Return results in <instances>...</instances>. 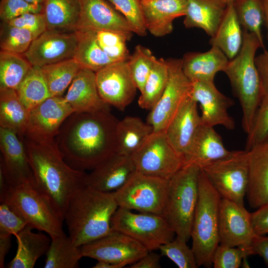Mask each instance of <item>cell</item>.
Returning a JSON list of instances; mask_svg holds the SVG:
<instances>
[{
  "label": "cell",
  "instance_id": "1",
  "mask_svg": "<svg viewBox=\"0 0 268 268\" xmlns=\"http://www.w3.org/2000/svg\"><path fill=\"white\" fill-rule=\"evenodd\" d=\"M118 121L110 110L73 113L62 125L56 144L71 167L92 170L116 153Z\"/></svg>",
  "mask_w": 268,
  "mask_h": 268
},
{
  "label": "cell",
  "instance_id": "2",
  "mask_svg": "<svg viewBox=\"0 0 268 268\" xmlns=\"http://www.w3.org/2000/svg\"><path fill=\"white\" fill-rule=\"evenodd\" d=\"M33 183L64 215L74 194L85 186L87 174L65 160L54 140H35L23 137Z\"/></svg>",
  "mask_w": 268,
  "mask_h": 268
},
{
  "label": "cell",
  "instance_id": "3",
  "mask_svg": "<svg viewBox=\"0 0 268 268\" xmlns=\"http://www.w3.org/2000/svg\"><path fill=\"white\" fill-rule=\"evenodd\" d=\"M118 208L113 192L84 186L72 196L64 215L68 236L81 247L107 235L113 230L111 219Z\"/></svg>",
  "mask_w": 268,
  "mask_h": 268
},
{
  "label": "cell",
  "instance_id": "4",
  "mask_svg": "<svg viewBox=\"0 0 268 268\" xmlns=\"http://www.w3.org/2000/svg\"><path fill=\"white\" fill-rule=\"evenodd\" d=\"M243 43L238 54L229 61L224 72L228 76L234 95L242 110V126L248 134L263 98L260 75L255 63L258 49L264 44L253 33L244 30Z\"/></svg>",
  "mask_w": 268,
  "mask_h": 268
},
{
  "label": "cell",
  "instance_id": "5",
  "mask_svg": "<svg viewBox=\"0 0 268 268\" xmlns=\"http://www.w3.org/2000/svg\"><path fill=\"white\" fill-rule=\"evenodd\" d=\"M222 198L200 168L198 197L191 238L192 249L198 267L210 268L214 253L219 244V211Z\"/></svg>",
  "mask_w": 268,
  "mask_h": 268
},
{
  "label": "cell",
  "instance_id": "6",
  "mask_svg": "<svg viewBox=\"0 0 268 268\" xmlns=\"http://www.w3.org/2000/svg\"><path fill=\"white\" fill-rule=\"evenodd\" d=\"M5 202L33 229L46 233L51 239L66 234L64 217L49 198L33 182H25L9 187L0 196Z\"/></svg>",
  "mask_w": 268,
  "mask_h": 268
},
{
  "label": "cell",
  "instance_id": "7",
  "mask_svg": "<svg viewBox=\"0 0 268 268\" xmlns=\"http://www.w3.org/2000/svg\"><path fill=\"white\" fill-rule=\"evenodd\" d=\"M200 168L186 165L168 180L162 215L176 237L188 242L198 197Z\"/></svg>",
  "mask_w": 268,
  "mask_h": 268
},
{
  "label": "cell",
  "instance_id": "8",
  "mask_svg": "<svg viewBox=\"0 0 268 268\" xmlns=\"http://www.w3.org/2000/svg\"><path fill=\"white\" fill-rule=\"evenodd\" d=\"M113 230L122 232L143 245L149 252L172 240L176 235L162 215L134 213L118 207L111 219Z\"/></svg>",
  "mask_w": 268,
  "mask_h": 268
},
{
  "label": "cell",
  "instance_id": "9",
  "mask_svg": "<svg viewBox=\"0 0 268 268\" xmlns=\"http://www.w3.org/2000/svg\"><path fill=\"white\" fill-rule=\"evenodd\" d=\"M201 169L222 199L244 205L248 183V151H232Z\"/></svg>",
  "mask_w": 268,
  "mask_h": 268
},
{
  "label": "cell",
  "instance_id": "10",
  "mask_svg": "<svg viewBox=\"0 0 268 268\" xmlns=\"http://www.w3.org/2000/svg\"><path fill=\"white\" fill-rule=\"evenodd\" d=\"M168 180L136 173L113 192L118 207L162 215Z\"/></svg>",
  "mask_w": 268,
  "mask_h": 268
},
{
  "label": "cell",
  "instance_id": "11",
  "mask_svg": "<svg viewBox=\"0 0 268 268\" xmlns=\"http://www.w3.org/2000/svg\"><path fill=\"white\" fill-rule=\"evenodd\" d=\"M136 172L169 180L184 166V159L173 148L164 132H153L131 156Z\"/></svg>",
  "mask_w": 268,
  "mask_h": 268
},
{
  "label": "cell",
  "instance_id": "12",
  "mask_svg": "<svg viewBox=\"0 0 268 268\" xmlns=\"http://www.w3.org/2000/svg\"><path fill=\"white\" fill-rule=\"evenodd\" d=\"M169 78L166 88L157 103L150 110L146 122L153 132H165L184 102L191 95L192 82L182 70L181 59H166Z\"/></svg>",
  "mask_w": 268,
  "mask_h": 268
},
{
  "label": "cell",
  "instance_id": "13",
  "mask_svg": "<svg viewBox=\"0 0 268 268\" xmlns=\"http://www.w3.org/2000/svg\"><path fill=\"white\" fill-rule=\"evenodd\" d=\"M83 257L126 266L137 262L149 251L130 236L113 230L107 235L80 247Z\"/></svg>",
  "mask_w": 268,
  "mask_h": 268
},
{
  "label": "cell",
  "instance_id": "14",
  "mask_svg": "<svg viewBox=\"0 0 268 268\" xmlns=\"http://www.w3.org/2000/svg\"><path fill=\"white\" fill-rule=\"evenodd\" d=\"M95 74L99 94L105 103L124 111L134 100L137 88L127 61L114 62Z\"/></svg>",
  "mask_w": 268,
  "mask_h": 268
},
{
  "label": "cell",
  "instance_id": "15",
  "mask_svg": "<svg viewBox=\"0 0 268 268\" xmlns=\"http://www.w3.org/2000/svg\"><path fill=\"white\" fill-rule=\"evenodd\" d=\"M256 235L251 213L244 205L221 199L219 211V244L242 248L249 256L250 248Z\"/></svg>",
  "mask_w": 268,
  "mask_h": 268
},
{
  "label": "cell",
  "instance_id": "16",
  "mask_svg": "<svg viewBox=\"0 0 268 268\" xmlns=\"http://www.w3.org/2000/svg\"><path fill=\"white\" fill-rule=\"evenodd\" d=\"M77 42L75 31L47 29L33 41L23 55L32 66L41 67L73 58Z\"/></svg>",
  "mask_w": 268,
  "mask_h": 268
},
{
  "label": "cell",
  "instance_id": "17",
  "mask_svg": "<svg viewBox=\"0 0 268 268\" xmlns=\"http://www.w3.org/2000/svg\"><path fill=\"white\" fill-rule=\"evenodd\" d=\"M73 113L64 97H50L29 111L24 137L33 140H54L65 120Z\"/></svg>",
  "mask_w": 268,
  "mask_h": 268
},
{
  "label": "cell",
  "instance_id": "18",
  "mask_svg": "<svg viewBox=\"0 0 268 268\" xmlns=\"http://www.w3.org/2000/svg\"><path fill=\"white\" fill-rule=\"evenodd\" d=\"M0 170L9 187L33 182V177L23 142L14 132L0 127Z\"/></svg>",
  "mask_w": 268,
  "mask_h": 268
},
{
  "label": "cell",
  "instance_id": "19",
  "mask_svg": "<svg viewBox=\"0 0 268 268\" xmlns=\"http://www.w3.org/2000/svg\"><path fill=\"white\" fill-rule=\"evenodd\" d=\"M191 96L200 105L201 124L213 127L221 125L228 130L234 129L235 121L227 111L234 101L221 93L214 82H193Z\"/></svg>",
  "mask_w": 268,
  "mask_h": 268
},
{
  "label": "cell",
  "instance_id": "20",
  "mask_svg": "<svg viewBox=\"0 0 268 268\" xmlns=\"http://www.w3.org/2000/svg\"><path fill=\"white\" fill-rule=\"evenodd\" d=\"M79 0L80 13L77 29L113 31L125 35L129 41L131 39L134 33L127 20L111 3L105 0Z\"/></svg>",
  "mask_w": 268,
  "mask_h": 268
},
{
  "label": "cell",
  "instance_id": "21",
  "mask_svg": "<svg viewBox=\"0 0 268 268\" xmlns=\"http://www.w3.org/2000/svg\"><path fill=\"white\" fill-rule=\"evenodd\" d=\"M135 173L131 156L116 152L87 174L85 186L101 192H114Z\"/></svg>",
  "mask_w": 268,
  "mask_h": 268
},
{
  "label": "cell",
  "instance_id": "22",
  "mask_svg": "<svg viewBox=\"0 0 268 268\" xmlns=\"http://www.w3.org/2000/svg\"><path fill=\"white\" fill-rule=\"evenodd\" d=\"M197 106L198 103L189 96L164 132L172 146L183 159L201 125Z\"/></svg>",
  "mask_w": 268,
  "mask_h": 268
},
{
  "label": "cell",
  "instance_id": "23",
  "mask_svg": "<svg viewBox=\"0 0 268 268\" xmlns=\"http://www.w3.org/2000/svg\"><path fill=\"white\" fill-rule=\"evenodd\" d=\"M64 98L74 113L110 110L99 94L95 72L87 68H81Z\"/></svg>",
  "mask_w": 268,
  "mask_h": 268
},
{
  "label": "cell",
  "instance_id": "24",
  "mask_svg": "<svg viewBox=\"0 0 268 268\" xmlns=\"http://www.w3.org/2000/svg\"><path fill=\"white\" fill-rule=\"evenodd\" d=\"M147 30L156 37L170 34L173 21L185 16L188 0H140Z\"/></svg>",
  "mask_w": 268,
  "mask_h": 268
},
{
  "label": "cell",
  "instance_id": "25",
  "mask_svg": "<svg viewBox=\"0 0 268 268\" xmlns=\"http://www.w3.org/2000/svg\"><path fill=\"white\" fill-rule=\"evenodd\" d=\"M248 183L246 196L250 207L268 202V140L248 150Z\"/></svg>",
  "mask_w": 268,
  "mask_h": 268
},
{
  "label": "cell",
  "instance_id": "26",
  "mask_svg": "<svg viewBox=\"0 0 268 268\" xmlns=\"http://www.w3.org/2000/svg\"><path fill=\"white\" fill-rule=\"evenodd\" d=\"M231 152L225 148L221 137L213 127L201 124L184 157V166L194 165L201 168Z\"/></svg>",
  "mask_w": 268,
  "mask_h": 268
},
{
  "label": "cell",
  "instance_id": "27",
  "mask_svg": "<svg viewBox=\"0 0 268 268\" xmlns=\"http://www.w3.org/2000/svg\"><path fill=\"white\" fill-rule=\"evenodd\" d=\"M224 53L218 47L211 46L205 52H189L181 59L182 70L192 82H214L216 73L224 71L228 63Z\"/></svg>",
  "mask_w": 268,
  "mask_h": 268
},
{
  "label": "cell",
  "instance_id": "28",
  "mask_svg": "<svg viewBox=\"0 0 268 268\" xmlns=\"http://www.w3.org/2000/svg\"><path fill=\"white\" fill-rule=\"evenodd\" d=\"M33 229L26 225L15 236L17 249L15 257L8 264V268H32L37 260L47 254L51 238L34 232Z\"/></svg>",
  "mask_w": 268,
  "mask_h": 268
},
{
  "label": "cell",
  "instance_id": "29",
  "mask_svg": "<svg viewBox=\"0 0 268 268\" xmlns=\"http://www.w3.org/2000/svg\"><path fill=\"white\" fill-rule=\"evenodd\" d=\"M226 6L217 0H188L184 26L187 28H201L212 37L218 28Z\"/></svg>",
  "mask_w": 268,
  "mask_h": 268
},
{
  "label": "cell",
  "instance_id": "30",
  "mask_svg": "<svg viewBox=\"0 0 268 268\" xmlns=\"http://www.w3.org/2000/svg\"><path fill=\"white\" fill-rule=\"evenodd\" d=\"M233 3L227 5L224 15L209 44L220 49L230 60L239 53L243 43V32Z\"/></svg>",
  "mask_w": 268,
  "mask_h": 268
},
{
  "label": "cell",
  "instance_id": "31",
  "mask_svg": "<svg viewBox=\"0 0 268 268\" xmlns=\"http://www.w3.org/2000/svg\"><path fill=\"white\" fill-rule=\"evenodd\" d=\"M29 111L20 99L16 90L0 88V127L9 129L23 139Z\"/></svg>",
  "mask_w": 268,
  "mask_h": 268
},
{
  "label": "cell",
  "instance_id": "32",
  "mask_svg": "<svg viewBox=\"0 0 268 268\" xmlns=\"http://www.w3.org/2000/svg\"><path fill=\"white\" fill-rule=\"evenodd\" d=\"M153 133L152 127L140 118L127 116L118 121L117 153L131 156Z\"/></svg>",
  "mask_w": 268,
  "mask_h": 268
},
{
  "label": "cell",
  "instance_id": "33",
  "mask_svg": "<svg viewBox=\"0 0 268 268\" xmlns=\"http://www.w3.org/2000/svg\"><path fill=\"white\" fill-rule=\"evenodd\" d=\"M77 38L73 58L81 67L96 72L117 61L109 57L99 46L96 31L78 28L75 30Z\"/></svg>",
  "mask_w": 268,
  "mask_h": 268
},
{
  "label": "cell",
  "instance_id": "34",
  "mask_svg": "<svg viewBox=\"0 0 268 268\" xmlns=\"http://www.w3.org/2000/svg\"><path fill=\"white\" fill-rule=\"evenodd\" d=\"M47 29L74 31L77 28L80 5L79 0H44L43 11Z\"/></svg>",
  "mask_w": 268,
  "mask_h": 268
},
{
  "label": "cell",
  "instance_id": "35",
  "mask_svg": "<svg viewBox=\"0 0 268 268\" xmlns=\"http://www.w3.org/2000/svg\"><path fill=\"white\" fill-rule=\"evenodd\" d=\"M46 255L45 268H76L83 257L80 247L66 234L51 239Z\"/></svg>",
  "mask_w": 268,
  "mask_h": 268
},
{
  "label": "cell",
  "instance_id": "36",
  "mask_svg": "<svg viewBox=\"0 0 268 268\" xmlns=\"http://www.w3.org/2000/svg\"><path fill=\"white\" fill-rule=\"evenodd\" d=\"M81 68L74 58L41 67L51 97L62 96Z\"/></svg>",
  "mask_w": 268,
  "mask_h": 268
},
{
  "label": "cell",
  "instance_id": "37",
  "mask_svg": "<svg viewBox=\"0 0 268 268\" xmlns=\"http://www.w3.org/2000/svg\"><path fill=\"white\" fill-rule=\"evenodd\" d=\"M169 78V69L166 60L156 59L151 71L140 92L138 104L144 109L150 110L161 97Z\"/></svg>",
  "mask_w": 268,
  "mask_h": 268
},
{
  "label": "cell",
  "instance_id": "38",
  "mask_svg": "<svg viewBox=\"0 0 268 268\" xmlns=\"http://www.w3.org/2000/svg\"><path fill=\"white\" fill-rule=\"evenodd\" d=\"M32 67L23 54L0 50V88L17 90Z\"/></svg>",
  "mask_w": 268,
  "mask_h": 268
},
{
  "label": "cell",
  "instance_id": "39",
  "mask_svg": "<svg viewBox=\"0 0 268 268\" xmlns=\"http://www.w3.org/2000/svg\"><path fill=\"white\" fill-rule=\"evenodd\" d=\"M16 91L29 111L51 97L41 67L35 66L32 67Z\"/></svg>",
  "mask_w": 268,
  "mask_h": 268
},
{
  "label": "cell",
  "instance_id": "40",
  "mask_svg": "<svg viewBox=\"0 0 268 268\" xmlns=\"http://www.w3.org/2000/svg\"><path fill=\"white\" fill-rule=\"evenodd\" d=\"M233 5L241 26L255 34L264 44L262 32L265 23L264 0H235Z\"/></svg>",
  "mask_w": 268,
  "mask_h": 268
},
{
  "label": "cell",
  "instance_id": "41",
  "mask_svg": "<svg viewBox=\"0 0 268 268\" xmlns=\"http://www.w3.org/2000/svg\"><path fill=\"white\" fill-rule=\"evenodd\" d=\"M156 59L149 49L137 45L127 61L133 78L140 92L143 88Z\"/></svg>",
  "mask_w": 268,
  "mask_h": 268
},
{
  "label": "cell",
  "instance_id": "42",
  "mask_svg": "<svg viewBox=\"0 0 268 268\" xmlns=\"http://www.w3.org/2000/svg\"><path fill=\"white\" fill-rule=\"evenodd\" d=\"M1 50L24 54L35 39L29 31L2 22L0 28Z\"/></svg>",
  "mask_w": 268,
  "mask_h": 268
},
{
  "label": "cell",
  "instance_id": "43",
  "mask_svg": "<svg viewBox=\"0 0 268 268\" xmlns=\"http://www.w3.org/2000/svg\"><path fill=\"white\" fill-rule=\"evenodd\" d=\"M97 42L102 50L116 61H128L130 55L127 46V37L110 31H96Z\"/></svg>",
  "mask_w": 268,
  "mask_h": 268
},
{
  "label": "cell",
  "instance_id": "44",
  "mask_svg": "<svg viewBox=\"0 0 268 268\" xmlns=\"http://www.w3.org/2000/svg\"><path fill=\"white\" fill-rule=\"evenodd\" d=\"M161 256L170 259L180 268L198 267L194 253L187 244V242L177 237L160 246L158 249Z\"/></svg>",
  "mask_w": 268,
  "mask_h": 268
},
{
  "label": "cell",
  "instance_id": "45",
  "mask_svg": "<svg viewBox=\"0 0 268 268\" xmlns=\"http://www.w3.org/2000/svg\"><path fill=\"white\" fill-rule=\"evenodd\" d=\"M125 17L133 32L139 36L147 34L140 0H107Z\"/></svg>",
  "mask_w": 268,
  "mask_h": 268
},
{
  "label": "cell",
  "instance_id": "46",
  "mask_svg": "<svg viewBox=\"0 0 268 268\" xmlns=\"http://www.w3.org/2000/svg\"><path fill=\"white\" fill-rule=\"evenodd\" d=\"M245 150L268 140V94L263 97L247 134Z\"/></svg>",
  "mask_w": 268,
  "mask_h": 268
},
{
  "label": "cell",
  "instance_id": "47",
  "mask_svg": "<svg viewBox=\"0 0 268 268\" xmlns=\"http://www.w3.org/2000/svg\"><path fill=\"white\" fill-rule=\"evenodd\" d=\"M248 256L242 248L219 244L213 256L212 266L214 268H238Z\"/></svg>",
  "mask_w": 268,
  "mask_h": 268
},
{
  "label": "cell",
  "instance_id": "48",
  "mask_svg": "<svg viewBox=\"0 0 268 268\" xmlns=\"http://www.w3.org/2000/svg\"><path fill=\"white\" fill-rule=\"evenodd\" d=\"M43 5L29 3L25 0H1L0 18L2 22H7L26 13H41Z\"/></svg>",
  "mask_w": 268,
  "mask_h": 268
},
{
  "label": "cell",
  "instance_id": "49",
  "mask_svg": "<svg viewBox=\"0 0 268 268\" xmlns=\"http://www.w3.org/2000/svg\"><path fill=\"white\" fill-rule=\"evenodd\" d=\"M26 225V221L5 202L0 205V234L14 235Z\"/></svg>",
  "mask_w": 268,
  "mask_h": 268
},
{
  "label": "cell",
  "instance_id": "50",
  "mask_svg": "<svg viewBox=\"0 0 268 268\" xmlns=\"http://www.w3.org/2000/svg\"><path fill=\"white\" fill-rule=\"evenodd\" d=\"M29 31L36 39L47 30L45 15L41 13H26L6 22Z\"/></svg>",
  "mask_w": 268,
  "mask_h": 268
},
{
  "label": "cell",
  "instance_id": "51",
  "mask_svg": "<svg viewBox=\"0 0 268 268\" xmlns=\"http://www.w3.org/2000/svg\"><path fill=\"white\" fill-rule=\"evenodd\" d=\"M251 219L253 229L257 235L268 234V202L251 213Z\"/></svg>",
  "mask_w": 268,
  "mask_h": 268
},
{
  "label": "cell",
  "instance_id": "52",
  "mask_svg": "<svg viewBox=\"0 0 268 268\" xmlns=\"http://www.w3.org/2000/svg\"><path fill=\"white\" fill-rule=\"evenodd\" d=\"M262 86L263 97L268 94V51H265L255 58Z\"/></svg>",
  "mask_w": 268,
  "mask_h": 268
},
{
  "label": "cell",
  "instance_id": "53",
  "mask_svg": "<svg viewBox=\"0 0 268 268\" xmlns=\"http://www.w3.org/2000/svg\"><path fill=\"white\" fill-rule=\"evenodd\" d=\"M249 254L260 256L268 267V236L257 235L251 245Z\"/></svg>",
  "mask_w": 268,
  "mask_h": 268
},
{
  "label": "cell",
  "instance_id": "54",
  "mask_svg": "<svg viewBox=\"0 0 268 268\" xmlns=\"http://www.w3.org/2000/svg\"><path fill=\"white\" fill-rule=\"evenodd\" d=\"M161 255L153 251L148 252L137 262L131 265V268H160Z\"/></svg>",
  "mask_w": 268,
  "mask_h": 268
},
{
  "label": "cell",
  "instance_id": "55",
  "mask_svg": "<svg viewBox=\"0 0 268 268\" xmlns=\"http://www.w3.org/2000/svg\"><path fill=\"white\" fill-rule=\"evenodd\" d=\"M11 235L0 234V268H4L5 258L11 247Z\"/></svg>",
  "mask_w": 268,
  "mask_h": 268
},
{
  "label": "cell",
  "instance_id": "56",
  "mask_svg": "<svg viewBox=\"0 0 268 268\" xmlns=\"http://www.w3.org/2000/svg\"><path fill=\"white\" fill-rule=\"evenodd\" d=\"M125 266L121 264H114L103 261H98L93 268H122Z\"/></svg>",
  "mask_w": 268,
  "mask_h": 268
},
{
  "label": "cell",
  "instance_id": "57",
  "mask_svg": "<svg viewBox=\"0 0 268 268\" xmlns=\"http://www.w3.org/2000/svg\"><path fill=\"white\" fill-rule=\"evenodd\" d=\"M265 11V23L267 29V38L268 40V0H264Z\"/></svg>",
  "mask_w": 268,
  "mask_h": 268
},
{
  "label": "cell",
  "instance_id": "58",
  "mask_svg": "<svg viewBox=\"0 0 268 268\" xmlns=\"http://www.w3.org/2000/svg\"><path fill=\"white\" fill-rule=\"evenodd\" d=\"M25 0L32 4H42V5H43V3L44 1V0Z\"/></svg>",
  "mask_w": 268,
  "mask_h": 268
},
{
  "label": "cell",
  "instance_id": "59",
  "mask_svg": "<svg viewBox=\"0 0 268 268\" xmlns=\"http://www.w3.org/2000/svg\"><path fill=\"white\" fill-rule=\"evenodd\" d=\"M217 0L219 1L220 2L227 5L233 3L235 1V0Z\"/></svg>",
  "mask_w": 268,
  "mask_h": 268
}]
</instances>
